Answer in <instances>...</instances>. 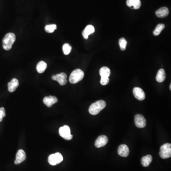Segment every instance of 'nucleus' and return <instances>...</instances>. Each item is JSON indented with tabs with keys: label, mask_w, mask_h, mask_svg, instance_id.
Segmentation results:
<instances>
[{
	"label": "nucleus",
	"mask_w": 171,
	"mask_h": 171,
	"mask_svg": "<svg viewBox=\"0 0 171 171\" xmlns=\"http://www.w3.org/2000/svg\"><path fill=\"white\" fill-rule=\"evenodd\" d=\"M16 40V36L14 33L6 34L2 40V47L6 51H10Z\"/></svg>",
	"instance_id": "f257e3e1"
},
{
	"label": "nucleus",
	"mask_w": 171,
	"mask_h": 171,
	"mask_svg": "<svg viewBox=\"0 0 171 171\" xmlns=\"http://www.w3.org/2000/svg\"><path fill=\"white\" fill-rule=\"evenodd\" d=\"M106 106V103L104 100H100L93 103L89 108V112L92 115L98 114Z\"/></svg>",
	"instance_id": "f03ea898"
},
{
	"label": "nucleus",
	"mask_w": 171,
	"mask_h": 171,
	"mask_svg": "<svg viewBox=\"0 0 171 171\" xmlns=\"http://www.w3.org/2000/svg\"><path fill=\"white\" fill-rule=\"evenodd\" d=\"M84 76V73L82 70L80 69H75L70 74L69 78V82L71 84L77 83L81 81Z\"/></svg>",
	"instance_id": "7ed1b4c3"
},
{
	"label": "nucleus",
	"mask_w": 171,
	"mask_h": 171,
	"mask_svg": "<svg viewBox=\"0 0 171 171\" xmlns=\"http://www.w3.org/2000/svg\"><path fill=\"white\" fill-rule=\"evenodd\" d=\"M159 156L163 159H167L171 157V144H165L161 146L160 152H159Z\"/></svg>",
	"instance_id": "20e7f679"
},
{
	"label": "nucleus",
	"mask_w": 171,
	"mask_h": 171,
	"mask_svg": "<svg viewBox=\"0 0 171 171\" xmlns=\"http://www.w3.org/2000/svg\"><path fill=\"white\" fill-rule=\"evenodd\" d=\"M63 160L62 155L60 152L50 155L48 158V162L52 165H56L62 162Z\"/></svg>",
	"instance_id": "39448f33"
},
{
	"label": "nucleus",
	"mask_w": 171,
	"mask_h": 171,
	"mask_svg": "<svg viewBox=\"0 0 171 171\" xmlns=\"http://www.w3.org/2000/svg\"><path fill=\"white\" fill-rule=\"evenodd\" d=\"M59 134L62 138L67 140H71L73 138V136L71 134L70 128L66 125L60 128Z\"/></svg>",
	"instance_id": "423d86ee"
},
{
	"label": "nucleus",
	"mask_w": 171,
	"mask_h": 171,
	"mask_svg": "<svg viewBox=\"0 0 171 171\" xmlns=\"http://www.w3.org/2000/svg\"><path fill=\"white\" fill-rule=\"evenodd\" d=\"M135 123L137 127L142 128L146 126V120L143 115L141 114H137L135 117Z\"/></svg>",
	"instance_id": "0eeeda50"
},
{
	"label": "nucleus",
	"mask_w": 171,
	"mask_h": 171,
	"mask_svg": "<svg viewBox=\"0 0 171 171\" xmlns=\"http://www.w3.org/2000/svg\"><path fill=\"white\" fill-rule=\"evenodd\" d=\"M133 92L135 97L138 100L142 101L145 99V93L141 88L136 87L133 89Z\"/></svg>",
	"instance_id": "6e6552de"
},
{
	"label": "nucleus",
	"mask_w": 171,
	"mask_h": 171,
	"mask_svg": "<svg viewBox=\"0 0 171 171\" xmlns=\"http://www.w3.org/2000/svg\"><path fill=\"white\" fill-rule=\"evenodd\" d=\"M108 142V138L106 136H100L97 138L95 142V145L96 148H100L105 146Z\"/></svg>",
	"instance_id": "1a4fd4ad"
},
{
	"label": "nucleus",
	"mask_w": 171,
	"mask_h": 171,
	"mask_svg": "<svg viewBox=\"0 0 171 171\" xmlns=\"http://www.w3.org/2000/svg\"><path fill=\"white\" fill-rule=\"evenodd\" d=\"M26 155L25 152L23 150H19L17 152L16 155V159L15 160V165H19L22 162L25 161L26 159Z\"/></svg>",
	"instance_id": "9d476101"
},
{
	"label": "nucleus",
	"mask_w": 171,
	"mask_h": 171,
	"mask_svg": "<svg viewBox=\"0 0 171 171\" xmlns=\"http://www.w3.org/2000/svg\"><path fill=\"white\" fill-rule=\"evenodd\" d=\"M118 154L122 157H126L128 156L129 154V149L128 147L126 144H121L118 148Z\"/></svg>",
	"instance_id": "9b49d317"
},
{
	"label": "nucleus",
	"mask_w": 171,
	"mask_h": 171,
	"mask_svg": "<svg viewBox=\"0 0 171 171\" xmlns=\"http://www.w3.org/2000/svg\"><path fill=\"white\" fill-rule=\"evenodd\" d=\"M58 99L55 96H50L45 97L44 99V102L48 107H51L53 105L57 103Z\"/></svg>",
	"instance_id": "f8f14e48"
},
{
	"label": "nucleus",
	"mask_w": 171,
	"mask_h": 171,
	"mask_svg": "<svg viewBox=\"0 0 171 171\" xmlns=\"http://www.w3.org/2000/svg\"><path fill=\"white\" fill-rule=\"evenodd\" d=\"M127 5L131 8L137 10L141 6V2L140 0H127Z\"/></svg>",
	"instance_id": "ddd939ff"
},
{
	"label": "nucleus",
	"mask_w": 171,
	"mask_h": 171,
	"mask_svg": "<svg viewBox=\"0 0 171 171\" xmlns=\"http://www.w3.org/2000/svg\"><path fill=\"white\" fill-rule=\"evenodd\" d=\"M19 81L16 78H13L10 82L8 84V89L9 92H13L16 90L19 86Z\"/></svg>",
	"instance_id": "4468645a"
},
{
	"label": "nucleus",
	"mask_w": 171,
	"mask_h": 171,
	"mask_svg": "<svg viewBox=\"0 0 171 171\" xmlns=\"http://www.w3.org/2000/svg\"><path fill=\"white\" fill-rule=\"evenodd\" d=\"M169 10L166 7L160 8L156 11V15L159 18H165L169 15Z\"/></svg>",
	"instance_id": "2eb2a0df"
},
{
	"label": "nucleus",
	"mask_w": 171,
	"mask_h": 171,
	"mask_svg": "<svg viewBox=\"0 0 171 171\" xmlns=\"http://www.w3.org/2000/svg\"><path fill=\"white\" fill-rule=\"evenodd\" d=\"M56 81H58L60 85L64 86L67 83V76L65 73H60L56 75Z\"/></svg>",
	"instance_id": "dca6fc26"
},
{
	"label": "nucleus",
	"mask_w": 171,
	"mask_h": 171,
	"mask_svg": "<svg viewBox=\"0 0 171 171\" xmlns=\"http://www.w3.org/2000/svg\"><path fill=\"white\" fill-rule=\"evenodd\" d=\"M95 32V28L91 25H89L86 27L82 32V35L85 39H88L89 35Z\"/></svg>",
	"instance_id": "f3484780"
},
{
	"label": "nucleus",
	"mask_w": 171,
	"mask_h": 171,
	"mask_svg": "<svg viewBox=\"0 0 171 171\" xmlns=\"http://www.w3.org/2000/svg\"><path fill=\"white\" fill-rule=\"evenodd\" d=\"M166 78V73L163 69H159L157 73L156 80L158 82H163Z\"/></svg>",
	"instance_id": "a211bd4d"
},
{
	"label": "nucleus",
	"mask_w": 171,
	"mask_h": 171,
	"mask_svg": "<svg viewBox=\"0 0 171 171\" xmlns=\"http://www.w3.org/2000/svg\"><path fill=\"white\" fill-rule=\"evenodd\" d=\"M152 157L151 155H147L143 157L141 159V164L144 167H148L152 161Z\"/></svg>",
	"instance_id": "6ab92c4d"
},
{
	"label": "nucleus",
	"mask_w": 171,
	"mask_h": 171,
	"mask_svg": "<svg viewBox=\"0 0 171 171\" xmlns=\"http://www.w3.org/2000/svg\"><path fill=\"white\" fill-rule=\"evenodd\" d=\"M99 74L101 77H109L111 75V70L106 67H103L100 69Z\"/></svg>",
	"instance_id": "aec40b11"
},
{
	"label": "nucleus",
	"mask_w": 171,
	"mask_h": 171,
	"mask_svg": "<svg viewBox=\"0 0 171 171\" xmlns=\"http://www.w3.org/2000/svg\"><path fill=\"white\" fill-rule=\"evenodd\" d=\"M47 67V65L46 63L44 61H40L38 63L36 69L38 73H42L45 71Z\"/></svg>",
	"instance_id": "412c9836"
},
{
	"label": "nucleus",
	"mask_w": 171,
	"mask_h": 171,
	"mask_svg": "<svg viewBox=\"0 0 171 171\" xmlns=\"http://www.w3.org/2000/svg\"><path fill=\"white\" fill-rule=\"evenodd\" d=\"M165 25H164V24H159L157 25L156 29L153 31V34L156 36L159 35L162 32L163 29L165 28Z\"/></svg>",
	"instance_id": "4be33fe9"
},
{
	"label": "nucleus",
	"mask_w": 171,
	"mask_h": 171,
	"mask_svg": "<svg viewBox=\"0 0 171 171\" xmlns=\"http://www.w3.org/2000/svg\"><path fill=\"white\" fill-rule=\"evenodd\" d=\"M56 29H57V25L56 24H50V25H46L45 27V31L49 33H52Z\"/></svg>",
	"instance_id": "5701e85b"
},
{
	"label": "nucleus",
	"mask_w": 171,
	"mask_h": 171,
	"mask_svg": "<svg viewBox=\"0 0 171 171\" xmlns=\"http://www.w3.org/2000/svg\"><path fill=\"white\" fill-rule=\"evenodd\" d=\"M71 48H72L69 44H64L62 47V50H63L64 54L66 55L69 54L71 52Z\"/></svg>",
	"instance_id": "b1692460"
},
{
	"label": "nucleus",
	"mask_w": 171,
	"mask_h": 171,
	"mask_svg": "<svg viewBox=\"0 0 171 171\" xmlns=\"http://www.w3.org/2000/svg\"><path fill=\"white\" fill-rule=\"evenodd\" d=\"M119 44L122 51L126 50L127 46V41L124 38H122L119 40Z\"/></svg>",
	"instance_id": "393cba45"
},
{
	"label": "nucleus",
	"mask_w": 171,
	"mask_h": 171,
	"mask_svg": "<svg viewBox=\"0 0 171 171\" xmlns=\"http://www.w3.org/2000/svg\"><path fill=\"white\" fill-rule=\"evenodd\" d=\"M5 115H6V113L4 107L0 108V122L2 121L3 118L5 117Z\"/></svg>",
	"instance_id": "a878e982"
},
{
	"label": "nucleus",
	"mask_w": 171,
	"mask_h": 171,
	"mask_svg": "<svg viewBox=\"0 0 171 171\" xmlns=\"http://www.w3.org/2000/svg\"><path fill=\"white\" fill-rule=\"evenodd\" d=\"M109 77H101L100 83L102 85H106L109 83Z\"/></svg>",
	"instance_id": "bb28decb"
},
{
	"label": "nucleus",
	"mask_w": 171,
	"mask_h": 171,
	"mask_svg": "<svg viewBox=\"0 0 171 171\" xmlns=\"http://www.w3.org/2000/svg\"><path fill=\"white\" fill-rule=\"evenodd\" d=\"M52 79L53 80V81H56V75H53L52 76Z\"/></svg>",
	"instance_id": "cd10ccee"
},
{
	"label": "nucleus",
	"mask_w": 171,
	"mask_h": 171,
	"mask_svg": "<svg viewBox=\"0 0 171 171\" xmlns=\"http://www.w3.org/2000/svg\"><path fill=\"white\" fill-rule=\"evenodd\" d=\"M170 90H171V84H170Z\"/></svg>",
	"instance_id": "c85d7f7f"
}]
</instances>
